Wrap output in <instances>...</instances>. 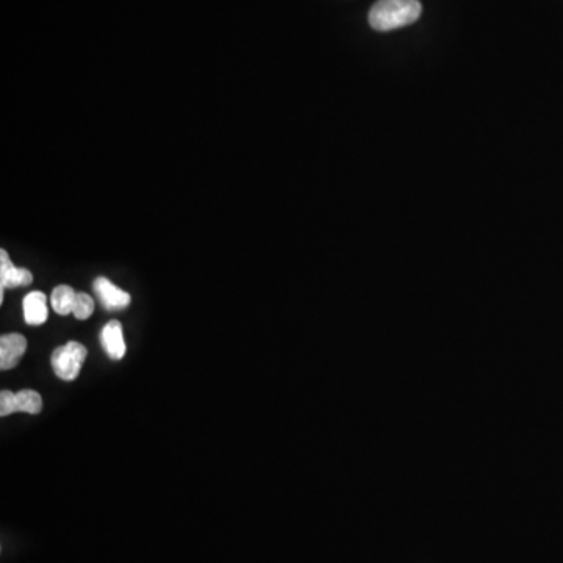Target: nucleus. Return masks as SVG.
<instances>
[{
    "label": "nucleus",
    "instance_id": "nucleus-3",
    "mask_svg": "<svg viewBox=\"0 0 563 563\" xmlns=\"http://www.w3.org/2000/svg\"><path fill=\"white\" fill-rule=\"evenodd\" d=\"M33 276L29 269L16 268L11 263L10 255L5 249L0 251V302L4 301L7 288L27 287L32 284Z\"/></svg>",
    "mask_w": 563,
    "mask_h": 563
},
{
    "label": "nucleus",
    "instance_id": "nucleus-1",
    "mask_svg": "<svg viewBox=\"0 0 563 563\" xmlns=\"http://www.w3.org/2000/svg\"><path fill=\"white\" fill-rule=\"evenodd\" d=\"M421 13L420 0H377L371 7L368 21L377 32H390L410 26L420 19Z\"/></svg>",
    "mask_w": 563,
    "mask_h": 563
},
{
    "label": "nucleus",
    "instance_id": "nucleus-5",
    "mask_svg": "<svg viewBox=\"0 0 563 563\" xmlns=\"http://www.w3.org/2000/svg\"><path fill=\"white\" fill-rule=\"evenodd\" d=\"M27 349V340L19 334L4 335L0 338V368L7 371L21 362Z\"/></svg>",
    "mask_w": 563,
    "mask_h": 563
},
{
    "label": "nucleus",
    "instance_id": "nucleus-4",
    "mask_svg": "<svg viewBox=\"0 0 563 563\" xmlns=\"http://www.w3.org/2000/svg\"><path fill=\"white\" fill-rule=\"evenodd\" d=\"M94 291H96L97 296L101 299L105 309L122 310L129 307V293L116 287L107 277H97L96 282H94Z\"/></svg>",
    "mask_w": 563,
    "mask_h": 563
},
{
    "label": "nucleus",
    "instance_id": "nucleus-10",
    "mask_svg": "<svg viewBox=\"0 0 563 563\" xmlns=\"http://www.w3.org/2000/svg\"><path fill=\"white\" fill-rule=\"evenodd\" d=\"M94 312V301L87 293H77L76 302H74V309L72 315L76 316L77 320H88Z\"/></svg>",
    "mask_w": 563,
    "mask_h": 563
},
{
    "label": "nucleus",
    "instance_id": "nucleus-6",
    "mask_svg": "<svg viewBox=\"0 0 563 563\" xmlns=\"http://www.w3.org/2000/svg\"><path fill=\"white\" fill-rule=\"evenodd\" d=\"M102 345H104L107 356L112 360H121L126 356V341L122 334V326L119 321H110L102 330Z\"/></svg>",
    "mask_w": 563,
    "mask_h": 563
},
{
    "label": "nucleus",
    "instance_id": "nucleus-11",
    "mask_svg": "<svg viewBox=\"0 0 563 563\" xmlns=\"http://www.w3.org/2000/svg\"><path fill=\"white\" fill-rule=\"evenodd\" d=\"M18 412L16 409V393L4 390L0 393V416H8Z\"/></svg>",
    "mask_w": 563,
    "mask_h": 563
},
{
    "label": "nucleus",
    "instance_id": "nucleus-8",
    "mask_svg": "<svg viewBox=\"0 0 563 563\" xmlns=\"http://www.w3.org/2000/svg\"><path fill=\"white\" fill-rule=\"evenodd\" d=\"M76 291L72 290L68 285H60L52 291V307L58 315L65 316L72 313L74 302H76Z\"/></svg>",
    "mask_w": 563,
    "mask_h": 563
},
{
    "label": "nucleus",
    "instance_id": "nucleus-9",
    "mask_svg": "<svg viewBox=\"0 0 563 563\" xmlns=\"http://www.w3.org/2000/svg\"><path fill=\"white\" fill-rule=\"evenodd\" d=\"M16 409L18 412H27L36 415L43 409V398L38 391L22 390L16 393Z\"/></svg>",
    "mask_w": 563,
    "mask_h": 563
},
{
    "label": "nucleus",
    "instance_id": "nucleus-2",
    "mask_svg": "<svg viewBox=\"0 0 563 563\" xmlns=\"http://www.w3.org/2000/svg\"><path fill=\"white\" fill-rule=\"evenodd\" d=\"M87 356V348L82 343L69 341L65 346L55 349L54 354H52L54 373L63 381H74L79 376Z\"/></svg>",
    "mask_w": 563,
    "mask_h": 563
},
{
    "label": "nucleus",
    "instance_id": "nucleus-7",
    "mask_svg": "<svg viewBox=\"0 0 563 563\" xmlns=\"http://www.w3.org/2000/svg\"><path fill=\"white\" fill-rule=\"evenodd\" d=\"M24 320L30 326H40L47 321V299L41 291H32L22 302Z\"/></svg>",
    "mask_w": 563,
    "mask_h": 563
}]
</instances>
